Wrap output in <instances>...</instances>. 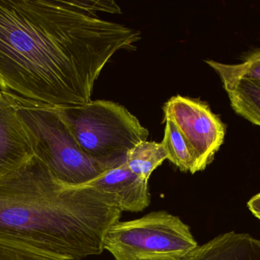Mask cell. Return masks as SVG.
<instances>
[{
    "instance_id": "cell-1",
    "label": "cell",
    "mask_w": 260,
    "mask_h": 260,
    "mask_svg": "<svg viewBox=\"0 0 260 260\" xmlns=\"http://www.w3.org/2000/svg\"><path fill=\"white\" fill-rule=\"evenodd\" d=\"M141 38L82 0H0V88L54 108L85 105L108 61Z\"/></svg>"
},
{
    "instance_id": "cell-2",
    "label": "cell",
    "mask_w": 260,
    "mask_h": 260,
    "mask_svg": "<svg viewBox=\"0 0 260 260\" xmlns=\"http://www.w3.org/2000/svg\"><path fill=\"white\" fill-rule=\"evenodd\" d=\"M121 213L115 195L67 186L36 156L0 176V230L71 260L102 254L107 232Z\"/></svg>"
},
{
    "instance_id": "cell-3",
    "label": "cell",
    "mask_w": 260,
    "mask_h": 260,
    "mask_svg": "<svg viewBox=\"0 0 260 260\" xmlns=\"http://www.w3.org/2000/svg\"><path fill=\"white\" fill-rule=\"evenodd\" d=\"M3 92L27 130L35 155L61 183L84 186L114 168L95 161L82 151L56 108Z\"/></svg>"
},
{
    "instance_id": "cell-4",
    "label": "cell",
    "mask_w": 260,
    "mask_h": 260,
    "mask_svg": "<svg viewBox=\"0 0 260 260\" xmlns=\"http://www.w3.org/2000/svg\"><path fill=\"white\" fill-rule=\"evenodd\" d=\"M56 110L82 151L111 167L125 163L130 150L149 135L136 116L112 101L91 100Z\"/></svg>"
},
{
    "instance_id": "cell-5",
    "label": "cell",
    "mask_w": 260,
    "mask_h": 260,
    "mask_svg": "<svg viewBox=\"0 0 260 260\" xmlns=\"http://www.w3.org/2000/svg\"><path fill=\"white\" fill-rule=\"evenodd\" d=\"M197 247L189 226L164 211L117 221L104 242L116 260H182Z\"/></svg>"
},
{
    "instance_id": "cell-6",
    "label": "cell",
    "mask_w": 260,
    "mask_h": 260,
    "mask_svg": "<svg viewBox=\"0 0 260 260\" xmlns=\"http://www.w3.org/2000/svg\"><path fill=\"white\" fill-rule=\"evenodd\" d=\"M163 110V122H173L192 153L193 174L204 170L224 143L225 125L206 102L180 95L171 97Z\"/></svg>"
},
{
    "instance_id": "cell-7",
    "label": "cell",
    "mask_w": 260,
    "mask_h": 260,
    "mask_svg": "<svg viewBox=\"0 0 260 260\" xmlns=\"http://www.w3.org/2000/svg\"><path fill=\"white\" fill-rule=\"evenodd\" d=\"M35 156L31 140L16 109L0 92V176L19 169Z\"/></svg>"
},
{
    "instance_id": "cell-8",
    "label": "cell",
    "mask_w": 260,
    "mask_h": 260,
    "mask_svg": "<svg viewBox=\"0 0 260 260\" xmlns=\"http://www.w3.org/2000/svg\"><path fill=\"white\" fill-rule=\"evenodd\" d=\"M84 186L115 195L122 212H142L151 203L148 180L133 174L126 161Z\"/></svg>"
},
{
    "instance_id": "cell-9",
    "label": "cell",
    "mask_w": 260,
    "mask_h": 260,
    "mask_svg": "<svg viewBox=\"0 0 260 260\" xmlns=\"http://www.w3.org/2000/svg\"><path fill=\"white\" fill-rule=\"evenodd\" d=\"M182 260H260V241L249 234L229 232L198 245Z\"/></svg>"
},
{
    "instance_id": "cell-10",
    "label": "cell",
    "mask_w": 260,
    "mask_h": 260,
    "mask_svg": "<svg viewBox=\"0 0 260 260\" xmlns=\"http://www.w3.org/2000/svg\"><path fill=\"white\" fill-rule=\"evenodd\" d=\"M224 89L235 113L260 126V82L241 79Z\"/></svg>"
},
{
    "instance_id": "cell-11",
    "label": "cell",
    "mask_w": 260,
    "mask_h": 260,
    "mask_svg": "<svg viewBox=\"0 0 260 260\" xmlns=\"http://www.w3.org/2000/svg\"><path fill=\"white\" fill-rule=\"evenodd\" d=\"M0 260H71L28 238L0 230Z\"/></svg>"
},
{
    "instance_id": "cell-12",
    "label": "cell",
    "mask_w": 260,
    "mask_h": 260,
    "mask_svg": "<svg viewBox=\"0 0 260 260\" xmlns=\"http://www.w3.org/2000/svg\"><path fill=\"white\" fill-rule=\"evenodd\" d=\"M165 160H168V156L161 143L145 140L127 153L126 164L133 174L148 180L151 174Z\"/></svg>"
},
{
    "instance_id": "cell-13",
    "label": "cell",
    "mask_w": 260,
    "mask_h": 260,
    "mask_svg": "<svg viewBox=\"0 0 260 260\" xmlns=\"http://www.w3.org/2000/svg\"><path fill=\"white\" fill-rule=\"evenodd\" d=\"M205 62L218 75L224 88L241 79L260 82V48L249 53L239 64H222L215 61Z\"/></svg>"
},
{
    "instance_id": "cell-14",
    "label": "cell",
    "mask_w": 260,
    "mask_h": 260,
    "mask_svg": "<svg viewBox=\"0 0 260 260\" xmlns=\"http://www.w3.org/2000/svg\"><path fill=\"white\" fill-rule=\"evenodd\" d=\"M165 135L161 143L166 151L168 160L182 172L193 174L195 161L187 143L175 125L170 120L165 121Z\"/></svg>"
},
{
    "instance_id": "cell-15",
    "label": "cell",
    "mask_w": 260,
    "mask_h": 260,
    "mask_svg": "<svg viewBox=\"0 0 260 260\" xmlns=\"http://www.w3.org/2000/svg\"><path fill=\"white\" fill-rule=\"evenodd\" d=\"M247 206L253 215L260 220V193L250 198L247 203Z\"/></svg>"
}]
</instances>
